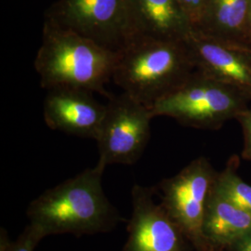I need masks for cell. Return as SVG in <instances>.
<instances>
[{"instance_id":"1","label":"cell","mask_w":251,"mask_h":251,"mask_svg":"<svg viewBox=\"0 0 251 251\" xmlns=\"http://www.w3.org/2000/svg\"><path fill=\"white\" fill-rule=\"evenodd\" d=\"M105 167L99 163L49 189L27 208L29 224L43 234L75 236L107 233L123 221L102 188Z\"/></svg>"},{"instance_id":"2","label":"cell","mask_w":251,"mask_h":251,"mask_svg":"<svg viewBox=\"0 0 251 251\" xmlns=\"http://www.w3.org/2000/svg\"><path fill=\"white\" fill-rule=\"evenodd\" d=\"M118 50L44 21L35 68L43 89L69 87L109 98L105 85L113 78Z\"/></svg>"},{"instance_id":"3","label":"cell","mask_w":251,"mask_h":251,"mask_svg":"<svg viewBox=\"0 0 251 251\" xmlns=\"http://www.w3.org/2000/svg\"><path fill=\"white\" fill-rule=\"evenodd\" d=\"M195 71L186 40L135 37L118 50L112 79L123 92L151 109Z\"/></svg>"},{"instance_id":"4","label":"cell","mask_w":251,"mask_h":251,"mask_svg":"<svg viewBox=\"0 0 251 251\" xmlns=\"http://www.w3.org/2000/svg\"><path fill=\"white\" fill-rule=\"evenodd\" d=\"M251 100L239 90L195 71L178 88L158 100L152 116L171 117L179 124L215 129L237 119Z\"/></svg>"},{"instance_id":"5","label":"cell","mask_w":251,"mask_h":251,"mask_svg":"<svg viewBox=\"0 0 251 251\" xmlns=\"http://www.w3.org/2000/svg\"><path fill=\"white\" fill-rule=\"evenodd\" d=\"M153 118L151 109L125 92L109 97L106 113L96 138L99 160L104 166L133 165L148 144Z\"/></svg>"},{"instance_id":"6","label":"cell","mask_w":251,"mask_h":251,"mask_svg":"<svg viewBox=\"0 0 251 251\" xmlns=\"http://www.w3.org/2000/svg\"><path fill=\"white\" fill-rule=\"evenodd\" d=\"M45 21L114 50L129 39L126 0H57Z\"/></svg>"},{"instance_id":"7","label":"cell","mask_w":251,"mask_h":251,"mask_svg":"<svg viewBox=\"0 0 251 251\" xmlns=\"http://www.w3.org/2000/svg\"><path fill=\"white\" fill-rule=\"evenodd\" d=\"M215 179L206 159L198 158L161 183L163 206L182 232L195 242L206 239L203 226Z\"/></svg>"},{"instance_id":"8","label":"cell","mask_w":251,"mask_h":251,"mask_svg":"<svg viewBox=\"0 0 251 251\" xmlns=\"http://www.w3.org/2000/svg\"><path fill=\"white\" fill-rule=\"evenodd\" d=\"M152 195V189L138 184L131 190L132 213L122 251H181L182 230Z\"/></svg>"},{"instance_id":"9","label":"cell","mask_w":251,"mask_h":251,"mask_svg":"<svg viewBox=\"0 0 251 251\" xmlns=\"http://www.w3.org/2000/svg\"><path fill=\"white\" fill-rule=\"evenodd\" d=\"M186 42L196 70L239 90L251 102V48L193 31Z\"/></svg>"},{"instance_id":"10","label":"cell","mask_w":251,"mask_h":251,"mask_svg":"<svg viewBox=\"0 0 251 251\" xmlns=\"http://www.w3.org/2000/svg\"><path fill=\"white\" fill-rule=\"evenodd\" d=\"M106 113L89 90L59 87L48 90L43 103L46 125L66 134L96 140Z\"/></svg>"},{"instance_id":"11","label":"cell","mask_w":251,"mask_h":251,"mask_svg":"<svg viewBox=\"0 0 251 251\" xmlns=\"http://www.w3.org/2000/svg\"><path fill=\"white\" fill-rule=\"evenodd\" d=\"M129 39L186 40L194 31L178 0H126Z\"/></svg>"},{"instance_id":"12","label":"cell","mask_w":251,"mask_h":251,"mask_svg":"<svg viewBox=\"0 0 251 251\" xmlns=\"http://www.w3.org/2000/svg\"><path fill=\"white\" fill-rule=\"evenodd\" d=\"M251 0H209L196 32L234 45L250 47Z\"/></svg>"},{"instance_id":"13","label":"cell","mask_w":251,"mask_h":251,"mask_svg":"<svg viewBox=\"0 0 251 251\" xmlns=\"http://www.w3.org/2000/svg\"><path fill=\"white\" fill-rule=\"evenodd\" d=\"M211 192L203 226L205 238L217 244L238 242L251 233V212Z\"/></svg>"},{"instance_id":"14","label":"cell","mask_w":251,"mask_h":251,"mask_svg":"<svg viewBox=\"0 0 251 251\" xmlns=\"http://www.w3.org/2000/svg\"><path fill=\"white\" fill-rule=\"evenodd\" d=\"M212 190L234 206L251 212V186L233 171L227 170L216 177Z\"/></svg>"},{"instance_id":"15","label":"cell","mask_w":251,"mask_h":251,"mask_svg":"<svg viewBox=\"0 0 251 251\" xmlns=\"http://www.w3.org/2000/svg\"><path fill=\"white\" fill-rule=\"evenodd\" d=\"M43 238V234L35 226L29 224L18 238L11 242L7 231L4 228H1L0 251H34L37 244Z\"/></svg>"},{"instance_id":"16","label":"cell","mask_w":251,"mask_h":251,"mask_svg":"<svg viewBox=\"0 0 251 251\" xmlns=\"http://www.w3.org/2000/svg\"><path fill=\"white\" fill-rule=\"evenodd\" d=\"M183 9L193 30H197L205 15L209 0H178Z\"/></svg>"},{"instance_id":"17","label":"cell","mask_w":251,"mask_h":251,"mask_svg":"<svg viewBox=\"0 0 251 251\" xmlns=\"http://www.w3.org/2000/svg\"><path fill=\"white\" fill-rule=\"evenodd\" d=\"M237 120L242 126L243 131L245 135V154L251 158V102L242 114L237 117Z\"/></svg>"},{"instance_id":"18","label":"cell","mask_w":251,"mask_h":251,"mask_svg":"<svg viewBox=\"0 0 251 251\" xmlns=\"http://www.w3.org/2000/svg\"><path fill=\"white\" fill-rule=\"evenodd\" d=\"M236 243L238 251H251V233Z\"/></svg>"},{"instance_id":"19","label":"cell","mask_w":251,"mask_h":251,"mask_svg":"<svg viewBox=\"0 0 251 251\" xmlns=\"http://www.w3.org/2000/svg\"><path fill=\"white\" fill-rule=\"evenodd\" d=\"M249 32H250V38L251 41V0L250 2V13H249Z\"/></svg>"}]
</instances>
